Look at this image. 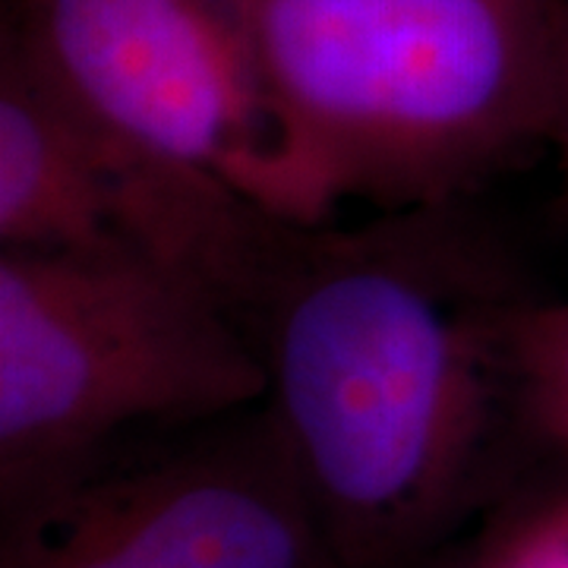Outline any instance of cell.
I'll return each mask as SVG.
<instances>
[{"instance_id": "6da1fadb", "label": "cell", "mask_w": 568, "mask_h": 568, "mask_svg": "<svg viewBox=\"0 0 568 568\" xmlns=\"http://www.w3.org/2000/svg\"><path fill=\"white\" fill-rule=\"evenodd\" d=\"M465 205L287 224L244 306L265 414L338 568H417L530 429L511 364L530 294Z\"/></svg>"}, {"instance_id": "7a4b0ae2", "label": "cell", "mask_w": 568, "mask_h": 568, "mask_svg": "<svg viewBox=\"0 0 568 568\" xmlns=\"http://www.w3.org/2000/svg\"><path fill=\"white\" fill-rule=\"evenodd\" d=\"M282 145L287 219L462 205L568 162V0H237Z\"/></svg>"}, {"instance_id": "3957f363", "label": "cell", "mask_w": 568, "mask_h": 568, "mask_svg": "<svg viewBox=\"0 0 568 568\" xmlns=\"http://www.w3.org/2000/svg\"><path fill=\"white\" fill-rule=\"evenodd\" d=\"M265 402L246 325L196 275L136 253L0 250L3 518L73 487L142 424Z\"/></svg>"}, {"instance_id": "277c9868", "label": "cell", "mask_w": 568, "mask_h": 568, "mask_svg": "<svg viewBox=\"0 0 568 568\" xmlns=\"http://www.w3.org/2000/svg\"><path fill=\"white\" fill-rule=\"evenodd\" d=\"M0 51L140 162L291 222L237 0H7Z\"/></svg>"}, {"instance_id": "5b68a950", "label": "cell", "mask_w": 568, "mask_h": 568, "mask_svg": "<svg viewBox=\"0 0 568 568\" xmlns=\"http://www.w3.org/2000/svg\"><path fill=\"white\" fill-rule=\"evenodd\" d=\"M0 568H338L268 414L3 518Z\"/></svg>"}, {"instance_id": "8992f818", "label": "cell", "mask_w": 568, "mask_h": 568, "mask_svg": "<svg viewBox=\"0 0 568 568\" xmlns=\"http://www.w3.org/2000/svg\"><path fill=\"white\" fill-rule=\"evenodd\" d=\"M511 364L530 433L568 465V297H528L511 325Z\"/></svg>"}, {"instance_id": "52a82bcc", "label": "cell", "mask_w": 568, "mask_h": 568, "mask_svg": "<svg viewBox=\"0 0 568 568\" xmlns=\"http://www.w3.org/2000/svg\"><path fill=\"white\" fill-rule=\"evenodd\" d=\"M462 568H487V566H484V562H477V559L470 556V559H467V562H465V566H462Z\"/></svg>"}]
</instances>
